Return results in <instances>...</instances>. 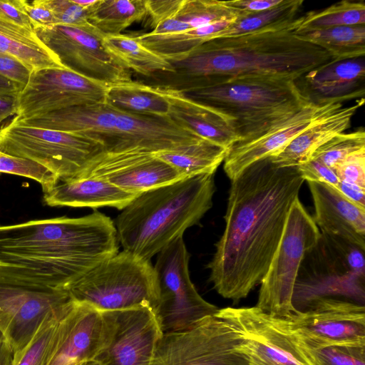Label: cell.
Wrapping results in <instances>:
<instances>
[{"mask_svg":"<svg viewBox=\"0 0 365 365\" xmlns=\"http://www.w3.org/2000/svg\"><path fill=\"white\" fill-rule=\"evenodd\" d=\"M304 182L297 167L277 168L269 158L231 180L224 232L207 266L222 297L237 303L259 285Z\"/></svg>","mask_w":365,"mask_h":365,"instance_id":"cell-1","label":"cell"},{"mask_svg":"<svg viewBox=\"0 0 365 365\" xmlns=\"http://www.w3.org/2000/svg\"><path fill=\"white\" fill-rule=\"evenodd\" d=\"M118 247L114 222L99 212L0 225V278L65 289Z\"/></svg>","mask_w":365,"mask_h":365,"instance_id":"cell-2","label":"cell"},{"mask_svg":"<svg viewBox=\"0 0 365 365\" xmlns=\"http://www.w3.org/2000/svg\"><path fill=\"white\" fill-rule=\"evenodd\" d=\"M299 17L289 26L230 38H215L186 56L169 61L160 87L179 91L219 84L232 78L274 76L297 81L331 61L323 48L295 33Z\"/></svg>","mask_w":365,"mask_h":365,"instance_id":"cell-3","label":"cell"},{"mask_svg":"<svg viewBox=\"0 0 365 365\" xmlns=\"http://www.w3.org/2000/svg\"><path fill=\"white\" fill-rule=\"evenodd\" d=\"M215 173L187 178L138 195L118 215L123 250L150 259L199 223L212 205Z\"/></svg>","mask_w":365,"mask_h":365,"instance_id":"cell-4","label":"cell"},{"mask_svg":"<svg viewBox=\"0 0 365 365\" xmlns=\"http://www.w3.org/2000/svg\"><path fill=\"white\" fill-rule=\"evenodd\" d=\"M181 92L230 118L237 142L262 135L311 102L297 81L274 76L236 78Z\"/></svg>","mask_w":365,"mask_h":365,"instance_id":"cell-5","label":"cell"},{"mask_svg":"<svg viewBox=\"0 0 365 365\" xmlns=\"http://www.w3.org/2000/svg\"><path fill=\"white\" fill-rule=\"evenodd\" d=\"M323 298L346 299L364 305V250L340 237L321 232L304 256L292 296L295 312Z\"/></svg>","mask_w":365,"mask_h":365,"instance_id":"cell-6","label":"cell"},{"mask_svg":"<svg viewBox=\"0 0 365 365\" xmlns=\"http://www.w3.org/2000/svg\"><path fill=\"white\" fill-rule=\"evenodd\" d=\"M65 289L73 301L101 312L148 307L154 312L158 303L153 266L125 250L99 262Z\"/></svg>","mask_w":365,"mask_h":365,"instance_id":"cell-7","label":"cell"},{"mask_svg":"<svg viewBox=\"0 0 365 365\" xmlns=\"http://www.w3.org/2000/svg\"><path fill=\"white\" fill-rule=\"evenodd\" d=\"M321 232L299 197L293 202L283 233L259 285L256 307L278 317L295 312L292 296L302 262Z\"/></svg>","mask_w":365,"mask_h":365,"instance_id":"cell-8","label":"cell"},{"mask_svg":"<svg viewBox=\"0 0 365 365\" xmlns=\"http://www.w3.org/2000/svg\"><path fill=\"white\" fill-rule=\"evenodd\" d=\"M103 150L98 141L60 130L17 125L0 128V152L34 161L58 180L77 176Z\"/></svg>","mask_w":365,"mask_h":365,"instance_id":"cell-9","label":"cell"},{"mask_svg":"<svg viewBox=\"0 0 365 365\" xmlns=\"http://www.w3.org/2000/svg\"><path fill=\"white\" fill-rule=\"evenodd\" d=\"M189 259L182 237L177 238L158 254L153 267L158 289L154 314L163 334L190 329L219 310L195 289L190 278Z\"/></svg>","mask_w":365,"mask_h":365,"instance_id":"cell-10","label":"cell"},{"mask_svg":"<svg viewBox=\"0 0 365 365\" xmlns=\"http://www.w3.org/2000/svg\"><path fill=\"white\" fill-rule=\"evenodd\" d=\"M215 315L233 329L238 349L250 365H316L286 318L267 314L256 306L219 309Z\"/></svg>","mask_w":365,"mask_h":365,"instance_id":"cell-11","label":"cell"},{"mask_svg":"<svg viewBox=\"0 0 365 365\" xmlns=\"http://www.w3.org/2000/svg\"><path fill=\"white\" fill-rule=\"evenodd\" d=\"M34 31L64 68L106 86L133 81L130 70L108 50L104 35L91 24H56Z\"/></svg>","mask_w":365,"mask_h":365,"instance_id":"cell-12","label":"cell"},{"mask_svg":"<svg viewBox=\"0 0 365 365\" xmlns=\"http://www.w3.org/2000/svg\"><path fill=\"white\" fill-rule=\"evenodd\" d=\"M152 365H250L233 329L215 314L184 331L163 334Z\"/></svg>","mask_w":365,"mask_h":365,"instance_id":"cell-13","label":"cell"},{"mask_svg":"<svg viewBox=\"0 0 365 365\" xmlns=\"http://www.w3.org/2000/svg\"><path fill=\"white\" fill-rule=\"evenodd\" d=\"M103 346L94 359L103 365H152L163 333L148 307L102 312Z\"/></svg>","mask_w":365,"mask_h":365,"instance_id":"cell-14","label":"cell"},{"mask_svg":"<svg viewBox=\"0 0 365 365\" xmlns=\"http://www.w3.org/2000/svg\"><path fill=\"white\" fill-rule=\"evenodd\" d=\"M107 87L66 68L34 71L18 96L15 118L25 119L73 106L105 102Z\"/></svg>","mask_w":365,"mask_h":365,"instance_id":"cell-15","label":"cell"},{"mask_svg":"<svg viewBox=\"0 0 365 365\" xmlns=\"http://www.w3.org/2000/svg\"><path fill=\"white\" fill-rule=\"evenodd\" d=\"M305 346L365 344V306L323 298L285 317Z\"/></svg>","mask_w":365,"mask_h":365,"instance_id":"cell-16","label":"cell"},{"mask_svg":"<svg viewBox=\"0 0 365 365\" xmlns=\"http://www.w3.org/2000/svg\"><path fill=\"white\" fill-rule=\"evenodd\" d=\"M72 301L64 289H40L0 278V331L13 352L31 341L49 314Z\"/></svg>","mask_w":365,"mask_h":365,"instance_id":"cell-17","label":"cell"},{"mask_svg":"<svg viewBox=\"0 0 365 365\" xmlns=\"http://www.w3.org/2000/svg\"><path fill=\"white\" fill-rule=\"evenodd\" d=\"M76 178H100L135 195L182 179L155 153L140 149L103 150Z\"/></svg>","mask_w":365,"mask_h":365,"instance_id":"cell-18","label":"cell"},{"mask_svg":"<svg viewBox=\"0 0 365 365\" xmlns=\"http://www.w3.org/2000/svg\"><path fill=\"white\" fill-rule=\"evenodd\" d=\"M103 313L73 301L61 319L53 350L46 365H79L94 359L103 343Z\"/></svg>","mask_w":365,"mask_h":365,"instance_id":"cell-19","label":"cell"},{"mask_svg":"<svg viewBox=\"0 0 365 365\" xmlns=\"http://www.w3.org/2000/svg\"><path fill=\"white\" fill-rule=\"evenodd\" d=\"M336 104L319 105L311 101L294 115L262 135L250 140L235 143L227 150L223 161L225 174L231 181L250 165L277 153L312 122Z\"/></svg>","mask_w":365,"mask_h":365,"instance_id":"cell-20","label":"cell"},{"mask_svg":"<svg viewBox=\"0 0 365 365\" xmlns=\"http://www.w3.org/2000/svg\"><path fill=\"white\" fill-rule=\"evenodd\" d=\"M307 183L314 207L312 218L320 232L365 250V207L349 200L331 185Z\"/></svg>","mask_w":365,"mask_h":365,"instance_id":"cell-21","label":"cell"},{"mask_svg":"<svg viewBox=\"0 0 365 365\" xmlns=\"http://www.w3.org/2000/svg\"><path fill=\"white\" fill-rule=\"evenodd\" d=\"M302 93L313 103L324 105L363 99L365 91L364 57L330 62L303 77Z\"/></svg>","mask_w":365,"mask_h":365,"instance_id":"cell-22","label":"cell"},{"mask_svg":"<svg viewBox=\"0 0 365 365\" xmlns=\"http://www.w3.org/2000/svg\"><path fill=\"white\" fill-rule=\"evenodd\" d=\"M364 103V98L356 100L355 104L344 108L341 103H337L269 157L270 161L277 168L297 167L308 162L321 145L349 128L352 118Z\"/></svg>","mask_w":365,"mask_h":365,"instance_id":"cell-23","label":"cell"},{"mask_svg":"<svg viewBox=\"0 0 365 365\" xmlns=\"http://www.w3.org/2000/svg\"><path fill=\"white\" fill-rule=\"evenodd\" d=\"M164 88L170 105L169 117L178 125L227 150L239 141L230 118L181 91Z\"/></svg>","mask_w":365,"mask_h":365,"instance_id":"cell-24","label":"cell"},{"mask_svg":"<svg viewBox=\"0 0 365 365\" xmlns=\"http://www.w3.org/2000/svg\"><path fill=\"white\" fill-rule=\"evenodd\" d=\"M43 202L51 207H91L108 206L124 209L137 195L96 178L58 180L43 191Z\"/></svg>","mask_w":365,"mask_h":365,"instance_id":"cell-25","label":"cell"},{"mask_svg":"<svg viewBox=\"0 0 365 365\" xmlns=\"http://www.w3.org/2000/svg\"><path fill=\"white\" fill-rule=\"evenodd\" d=\"M105 103L125 113L169 117L170 102L165 89L131 81L108 86Z\"/></svg>","mask_w":365,"mask_h":365,"instance_id":"cell-26","label":"cell"},{"mask_svg":"<svg viewBox=\"0 0 365 365\" xmlns=\"http://www.w3.org/2000/svg\"><path fill=\"white\" fill-rule=\"evenodd\" d=\"M0 52L11 55L33 71L64 68L57 57L40 41L34 31L0 19Z\"/></svg>","mask_w":365,"mask_h":365,"instance_id":"cell-27","label":"cell"},{"mask_svg":"<svg viewBox=\"0 0 365 365\" xmlns=\"http://www.w3.org/2000/svg\"><path fill=\"white\" fill-rule=\"evenodd\" d=\"M227 150L201 139L175 149L155 153L184 179L215 173L224 161Z\"/></svg>","mask_w":365,"mask_h":365,"instance_id":"cell-28","label":"cell"},{"mask_svg":"<svg viewBox=\"0 0 365 365\" xmlns=\"http://www.w3.org/2000/svg\"><path fill=\"white\" fill-rule=\"evenodd\" d=\"M235 20H222L201 27L165 34L148 32L136 37L145 47L171 61L186 56L204 42L214 39L220 31Z\"/></svg>","mask_w":365,"mask_h":365,"instance_id":"cell-29","label":"cell"},{"mask_svg":"<svg viewBox=\"0 0 365 365\" xmlns=\"http://www.w3.org/2000/svg\"><path fill=\"white\" fill-rule=\"evenodd\" d=\"M103 42L108 50L130 70L148 76L173 72L168 61L145 47L136 36L122 34L104 36Z\"/></svg>","mask_w":365,"mask_h":365,"instance_id":"cell-30","label":"cell"},{"mask_svg":"<svg viewBox=\"0 0 365 365\" xmlns=\"http://www.w3.org/2000/svg\"><path fill=\"white\" fill-rule=\"evenodd\" d=\"M297 35L326 51L332 62L365 55V25L337 26Z\"/></svg>","mask_w":365,"mask_h":365,"instance_id":"cell-31","label":"cell"},{"mask_svg":"<svg viewBox=\"0 0 365 365\" xmlns=\"http://www.w3.org/2000/svg\"><path fill=\"white\" fill-rule=\"evenodd\" d=\"M303 3V0H282L272 9L237 18L220 31L215 38H230L287 27L297 19Z\"/></svg>","mask_w":365,"mask_h":365,"instance_id":"cell-32","label":"cell"},{"mask_svg":"<svg viewBox=\"0 0 365 365\" xmlns=\"http://www.w3.org/2000/svg\"><path fill=\"white\" fill-rule=\"evenodd\" d=\"M146 16L145 0H98L89 22L103 35L112 36Z\"/></svg>","mask_w":365,"mask_h":365,"instance_id":"cell-33","label":"cell"},{"mask_svg":"<svg viewBox=\"0 0 365 365\" xmlns=\"http://www.w3.org/2000/svg\"><path fill=\"white\" fill-rule=\"evenodd\" d=\"M356 25H365L364 2L344 0L299 16L295 33Z\"/></svg>","mask_w":365,"mask_h":365,"instance_id":"cell-34","label":"cell"},{"mask_svg":"<svg viewBox=\"0 0 365 365\" xmlns=\"http://www.w3.org/2000/svg\"><path fill=\"white\" fill-rule=\"evenodd\" d=\"M73 300L49 314L31 341L14 353L11 365H46L53 350L61 319L70 309Z\"/></svg>","mask_w":365,"mask_h":365,"instance_id":"cell-35","label":"cell"},{"mask_svg":"<svg viewBox=\"0 0 365 365\" xmlns=\"http://www.w3.org/2000/svg\"><path fill=\"white\" fill-rule=\"evenodd\" d=\"M175 18L195 29L222 20L237 19L238 15L225 1L182 0Z\"/></svg>","mask_w":365,"mask_h":365,"instance_id":"cell-36","label":"cell"},{"mask_svg":"<svg viewBox=\"0 0 365 365\" xmlns=\"http://www.w3.org/2000/svg\"><path fill=\"white\" fill-rule=\"evenodd\" d=\"M365 150V131L363 128L351 133H341L321 145L311 159L334 169L351 155ZM310 159V160H311Z\"/></svg>","mask_w":365,"mask_h":365,"instance_id":"cell-37","label":"cell"},{"mask_svg":"<svg viewBox=\"0 0 365 365\" xmlns=\"http://www.w3.org/2000/svg\"><path fill=\"white\" fill-rule=\"evenodd\" d=\"M316 365H365V344L306 346Z\"/></svg>","mask_w":365,"mask_h":365,"instance_id":"cell-38","label":"cell"},{"mask_svg":"<svg viewBox=\"0 0 365 365\" xmlns=\"http://www.w3.org/2000/svg\"><path fill=\"white\" fill-rule=\"evenodd\" d=\"M0 173L11 174L38 182L45 190L53 185L58 178L42 165L28 159L0 152Z\"/></svg>","mask_w":365,"mask_h":365,"instance_id":"cell-39","label":"cell"},{"mask_svg":"<svg viewBox=\"0 0 365 365\" xmlns=\"http://www.w3.org/2000/svg\"><path fill=\"white\" fill-rule=\"evenodd\" d=\"M48 4L57 24L73 26L91 25L89 16L96 5L86 8L76 4L74 0H48Z\"/></svg>","mask_w":365,"mask_h":365,"instance_id":"cell-40","label":"cell"},{"mask_svg":"<svg viewBox=\"0 0 365 365\" xmlns=\"http://www.w3.org/2000/svg\"><path fill=\"white\" fill-rule=\"evenodd\" d=\"M334 170L339 180L365 187V150L351 155Z\"/></svg>","mask_w":365,"mask_h":365,"instance_id":"cell-41","label":"cell"},{"mask_svg":"<svg viewBox=\"0 0 365 365\" xmlns=\"http://www.w3.org/2000/svg\"><path fill=\"white\" fill-rule=\"evenodd\" d=\"M33 71L22 61L8 53L0 52V76L24 88Z\"/></svg>","mask_w":365,"mask_h":365,"instance_id":"cell-42","label":"cell"},{"mask_svg":"<svg viewBox=\"0 0 365 365\" xmlns=\"http://www.w3.org/2000/svg\"><path fill=\"white\" fill-rule=\"evenodd\" d=\"M297 168L304 181L325 182L334 187L339 182L334 170L318 160L311 159Z\"/></svg>","mask_w":365,"mask_h":365,"instance_id":"cell-43","label":"cell"},{"mask_svg":"<svg viewBox=\"0 0 365 365\" xmlns=\"http://www.w3.org/2000/svg\"><path fill=\"white\" fill-rule=\"evenodd\" d=\"M182 0H145L147 15L150 24L155 27L158 24L175 18Z\"/></svg>","mask_w":365,"mask_h":365,"instance_id":"cell-44","label":"cell"},{"mask_svg":"<svg viewBox=\"0 0 365 365\" xmlns=\"http://www.w3.org/2000/svg\"><path fill=\"white\" fill-rule=\"evenodd\" d=\"M24 11L31 20L34 29L40 26H51L57 24L48 0H36L29 2L21 0Z\"/></svg>","mask_w":365,"mask_h":365,"instance_id":"cell-45","label":"cell"},{"mask_svg":"<svg viewBox=\"0 0 365 365\" xmlns=\"http://www.w3.org/2000/svg\"><path fill=\"white\" fill-rule=\"evenodd\" d=\"M0 19L20 27L34 31L31 20L24 10L21 0H0Z\"/></svg>","mask_w":365,"mask_h":365,"instance_id":"cell-46","label":"cell"},{"mask_svg":"<svg viewBox=\"0 0 365 365\" xmlns=\"http://www.w3.org/2000/svg\"><path fill=\"white\" fill-rule=\"evenodd\" d=\"M233 9L238 18L261 12L274 7L282 0H233L225 1Z\"/></svg>","mask_w":365,"mask_h":365,"instance_id":"cell-47","label":"cell"},{"mask_svg":"<svg viewBox=\"0 0 365 365\" xmlns=\"http://www.w3.org/2000/svg\"><path fill=\"white\" fill-rule=\"evenodd\" d=\"M335 187L349 200L365 207V187L341 180Z\"/></svg>","mask_w":365,"mask_h":365,"instance_id":"cell-48","label":"cell"},{"mask_svg":"<svg viewBox=\"0 0 365 365\" xmlns=\"http://www.w3.org/2000/svg\"><path fill=\"white\" fill-rule=\"evenodd\" d=\"M150 32L155 34H165L190 29L185 23L176 18L165 20L153 28Z\"/></svg>","mask_w":365,"mask_h":365,"instance_id":"cell-49","label":"cell"},{"mask_svg":"<svg viewBox=\"0 0 365 365\" xmlns=\"http://www.w3.org/2000/svg\"><path fill=\"white\" fill-rule=\"evenodd\" d=\"M18 96L0 95V125L8 117L16 115Z\"/></svg>","mask_w":365,"mask_h":365,"instance_id":"cell-50","label":"cell"},{"mask_svg":"<svg viewBox=\"0 0 365 365\" xmlns=\"http://www.w3.org/2000/svg\"><path fill=\"white\" fill-rule=\"evenodd\" d=\"M22 88L0 76V95L19 96Z\"/></svg>","mask_w":365,"mask_h":365,"instance_id":"cell-51","label":"cell"},{"mask_svg":"<svg viewBox=\"0 0 365 365\" xmlns=\"http://www.w3.org/2000/svg\"><path fill=\"white\" fill-rule=\"evenodd\" d=\"M14 352L10 346L4 340L0 342V365H11Z\"/></svg>","mask_w":365,"mask_h":365,"instance_id":"cell-52","label":"cell"},{"mask_svg":"<svg viewBox=\"0 0 365 365\" xmlns=\"http://www.w3.org/2000/svg\"><path fill=\"white\" fill-rule=\"evenodd\" d=\"M80 365H103V364L95 359H91V360L84 361V362L81 363Z\"/></svg>","mask_w":365,"mask_h":365,"instance_id":"cell-53","label":"cell"},{"mask_svg":"<svg viewBox=\"0 0 365 365\" xmlns=\"http://www.w3.org/2000/svg\"><path fill=\"white\" fill-rule=\"evenodd\" d=\"M4 340H5L4 336L3 334L1 333V331H0V342Z\"/></svg>","mask_w":365,"mask_h":365,"instance_id":"cell-54","label":"cell"},{"mask_svg":"<svg viewBox=\"0 0 365 365\" xmlns=\"http://www.w3.org/2000/svg\"><path fill=\"white\" fill-rule=\"evenodd\" d=\"M80 365V364H79Z\"/></svg>","mask_w":365,"mask_h":365,"instance_id":"cell-55","label":"cell"}]
</instances>
